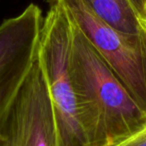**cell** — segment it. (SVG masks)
I'll return each mask as SVG.
<instances>
[{"label": "cell", "instance_id": "8", "mask_svg": "<svg viewBox=\"0 0 146 146\" xmlns=\"http://www.w3.org/2000/svg\"><path fill=\"white\" fill-rule=\"evenodd\" d=\"M129 1L140 19L146 23V0H129Z\"/></svg>", "mask_w": 146, "mask_h": 146}, {"label": "cell", "instance_id": "7", "mask_svg": "<svg viewBox=\"0 0 146 146\" xmlns=\"http://www.w3.org/2000/svg\"><path fill=\"white\" fill-rule=\"evenodd\" d=\"M113 146H146V125Z\"/></svg>", "mask_w": 146, "mask_h": 146}, {"label": "cell", "instance_id": "2", "mask_svg": "<svg viewBox=\"0 0 146 146\" xmlns=\"http://www.w3.org/2000/svg\"><path fill=\"white\" fill-rule=\"evenodd\" d=\"M72 24L60 0H50L44 17L39 57L45 70L57 122L59 146H89L69 74Z\"/></svg>", "mask_w": 146, "mask_h": 146}, {"label": "cell", "instance_id": "9", "mask_svg": "<svg viewBox=\"0 0 146 146\" xmlns=\"http://www.w3.org/2000/svg\"><path fill=\"white\" fill-rule=\"evenodd\" d=\"M0 146H4V144H3V141H2V139H1V137H0Z\"/></svg>", "mask_w": 146, "mask_h": 146}, {"label": "cell", "instance_id": "6", "mask_svg": "<svg viewBox=\"0 0 146 146\" xmlns=\"http://www.w3.org/2000/svg\"><path fill=\"white\" fill-rule=\"evenodd\" d=\"M102 21L122 32L141 33L146 23L140 19L129 0H83Z\"/></svg>", "mask_w": 146, "mask_h": 146}, {"label": "cell", "instance_id": "1", "mask_svg": "<svg viewBox=\"0 0 146 146\" xmlns=\"http://www.w3.org/2000/svg\"><path fill=\"white\" fill-rule=\"evenodd\" d=\"M71 24L69 74L88 144L113 146L146 125V112L83 33Z\"/></svg>", "mask_w": 146, "mask_h": 146}, {"label": "cell", "instance_id": "5", "mask_svg": "<svg viewBox=\"0 0 146 146\" xmlns=\"http://www.w3.org/2000/svg\"><path fill=\"white\" fill-rule=\"evenodd\" d=\"M43 22L40 7L30 3L0 24V127L38 56Z\"/></svg>", "mask_w": 146, "mask_h": 146}, {"label": "cell", "instance_id": "3", "mask_svg": "<svg viewBox=\"0 0 146 146\" xmlns=\"http://www.w3.org/2000/svg\"><path fill=\"white\" fill-rule=\"evenodd\" d=\"M71 22L86 37L146 112V30L126 33L97 17L83 0H60Z\"/></svg>", "mask_w": 146, "mask_h": 146}, {"label": "cell", "instance_id": "4", "mask_svg": "<svg viewBox=\"0 0 146 146\" xmlns=\"http://www.w3.org/2000/svg\"><path fill=\"white\" fill-rule=\"evenodd\" d=\"M0 137L4 146H59L57 122L39 51L6 112Z\"/></svg>", "mask_w": 146, "mask_h": 146}]
</instances>
